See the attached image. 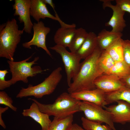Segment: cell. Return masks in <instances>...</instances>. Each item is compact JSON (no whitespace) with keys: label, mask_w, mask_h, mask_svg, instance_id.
Returning <instances> with one entry per match:
<instances>
[{"label":"cell","mask_w":130,"mask_h":130,"mask_svg":"<svg viewBox=\"0 0 130 130\" xmlns=\"http://www.w3.org/2000/svg\"><path fill=\"white\" fill-rule=\"evenodd\" d=\"M103 50L98 46L93 52L80 63L79 70L67 89L70 94L96 88L95 80L104 74L98 64L99 58Z\"/></svg>","instance_id":"1"},{"label":"cell","mask_w":130,"mask_h":130,"mask_svg":"<svg viewBox=\"0 0 130 130\" xmlns=\"http://www.w3.org/2000/svg\"><path fill=\"white\" fill-rule=\"evenodd\" d=\"M29 99L32 100L37 104L41 112L49 116L64 117L81 112L79 106L80 101L73 97L69 93H63L52 104H45L40 103L35 99Z\"/></svg>","instance_id":"2"},{"label":"cell","mask_w":130,"mask_h":130,"mask_svg":"<svg viewBox=\"0 0 130 130\" xmlns=\"http://www.w3.org/2000/svg\"><path fill=\"white\" fill-rule=\"evenodd\" d=\"M0 28V57L14 61V53L24 31L19 29L15 18L1 25Z\"/></svg>","instance_id":"3"},{"label":"cell","mask_w":130,"mask_h":130,"mask_svg":"<svg viewBox=\"0 0 130 130\" xmlns=\"http://www.w3.org/2000/svg\"><path fill=\"white\" fill-rule=\"evenodd\" d=\"M62 70L61 67H58L40 84L35 86L29 84L27 88H21L16 98H21L33 96L36 98H39L45 95L52 93L62 79Z\"/></svg>","instance_id":"4"},{"label":"cell","mask_w":130,"mask_h":130,"mask_svg":"<svg viewBox=\"0 0 130 130\" xmlns=\"http://www.w3.org/2000/svg\"><path fill=\"white\" fill-rule=\"evenodd\" d=\"M33 54L25 59L20 61L7 60L10 71L12 75V78L9 80L12 85L19 81L27 83L28 77L35 76L37 74L46 70V69L42 70L39 66L32 67L33 65L36 64V62L39 59L38 57H35L32 61L27 62L32 58Z\"/></svg>","instance_id":"5"},{"label":"cell","mask_w":130,"mask_h":130,"mask_svg":"<svg viewBox=\"0 0 130 130\" xmlns=\"http://www.w3.org/2000/svg\"><path fill=\"white\" fill-rule=\"evenodd\" d=\"M80 110L83 112L87 119L100 123H105L112 130H117L110 113L104 110L101 106L91 102L80 101Z\"/></svg>","instance_id":"6"},{"label":"cell","mask_w":130,"mask_h":130,"mask_svg":"<svg viewBox=\"0 0 130 130\" xmlns=\"http://www.w3.org/2000/svg\"><path fill=\"white\" fill-rule=\"evenodd\" d=\"M59 54L64 65L68 87L72 83L71 80L75 77L79 69L81 59L76 53L69 52L66 48L56 45L49 47Z\"/></svg>","instance_id":"7"},{"label":"cell","mask_w":130,"mask_h":130,"mask_svg":"<svg viewBox=\"0 0 130 130\" xmlns=\"http://www.w3.org/2000/svg\"><path fill=\"white\" fill-rule=\"evenodd\" d=\"M32 28L33 33L32 39L29 41L23 43V46L25 48L31 49V46H36L38 47L42 48L51 57L52 55L46 45V36L50 32V28L46 26L44 23L40 21L34 23Z\"/></svg>","instance_id":"8"},{"label":"cell","mask_w":130,"mask_h":130,"mask_svg":"<svg viewBox=\"0 0 130 130\" xmlns=\"http://www.w3.org/2000/svg\"><path fill=\"white\" fill-rule=\"evenodd\" d=\"M31 2V0H15L13 5L14 11V15L19 16L20 23H24L23 29L29 34L31 33L33 26L30 18Z\"/></svg>","instance_id":"9"},{"label":"cell","mask_w":130,"mask_h":130,"mask_svg":"<svg viewBox=\"0 0 130 130\" xmlns=\"http://www.w3.org/2000/svg\"><path fill=\"white\" fill-rule=\"evenodd\" d=\"M111 0H101L104 9L106 7L110 8L112 10L113 14L109 21L105 24L106 26L112 28L111 31L120 32L123 31L126 26V21L124 18L125 12L122 10L116 5H113L111 2Z\"/></svg>","instance_id":"10"},{"label":"cell","mask_w":130,"mask_h":130,"mask_svg":"<svg viewBox=\"0 0 130 130\" xmlns=\"http://www.w3.org/2000/svg\"><path fill=\"white\" fill-rule=\"evenodd\" d=\"M94 84L96 88L105 93L116 91L125 86L122 80L116 76L105 74L98 77Z\"/></svg>","instance_id":"11"},{"label":"cell","mask_w":130,"mask_h":130,"mask_svg":"<svg viewBox=\"0 0 130 130\" xmlns=\"http://www.w3.org/2000/svg\"><path fill=\"white\" fill-rule=\"evenodd\" d=\"M116 102L117 105L103 108L111 113L114 123L123 124L130 122V104L122 100Z\"/></svg>","instance_id":"12"},{"label":"cell","mask_w":130,"mask_h":130,"mask_svg":"<svg viewBox=\"0 0 130 130\" xmlns=\"http://www.w3.org/2000/svg\"><path fill=\"white\" fill-rule=\"evenodd\" d=\"M30 14L38 22L40 19H44L46 18L58 21L61 27H67L70 26L63 22L60 18H58L51 14L48 10L46 5L42 0H31Z\"/></svg>","instance_id":"13"},{"label":"cell","mask_w":130,"mask_h":130,"mask_svg":"<svg viewBox=\"0 0 130 130\" xmlns=\"http://www.w3.org/2000/svg\"><path fill=\"white\" fill-rule=\"evenodd\" d=\"M70 94L73 97L78 100L93 103L103 108L107 104L105 99V93L97 88L81 91Z\"/></svg>","instance_id":"14"},{"label":"cell","mask_w":130,"mask_h":130,"mask_svg":"<svg viewBox=\"0 0 130 130\" xmlns=\"http://www.w3.org/2000/svg\"><path fill=\"white\" fill-rule=\"evenodd\" d=\"M22 114L24 116L31 117L39 123L41 127V130H48L52 122L49 116L41 112L38 106L34 102L29 109L23 110Z\"/></svg>","instance_id":"15"},{"label":"cell","mask_w":130,"mask_h":130,"mask_svg":"<svg viewBox=\"0 0 130 130\" xmlns=\"http://www.w3.org/2000/svg\"><path fill=\"white\" fill-rule=\"evenodd\" d=\"M76 26L61 27L56 31L54 37L56 45L69 47L75 34Z\"/></svg>","instance_id":"16"},{"label":"cell","mask_w":130,"mask_h":130,"mask_svg":"<svg viewBox=\"0 0 130 130\" xmlns=\"http://www.w3.org/2000/svg\"><path fill=\"white\" fill-rule=\"evenodd\" d=\"M122 36V32H115L103 29L97 35L98 46L102 50H105Z\"/></svg>","instance_id":"17"},{"label":"cell","mask_w":130,"mask_h":130,"mask_svg":"<svg viewBox=\"0 0 130 130\" xmlns=\"http://www.w3.org/2000/svg\"><path fill=\"white\" fill-rule=\"evenodd\" d=\"M97 36L94 32L88 33L83 44L76 53L81 59H84L91 55L98 46Z\"/></svg>","instance_id":"18"},{"label":"cell","mask_w":130,"mask_h":130,"mask_svg":"<svg viewBox=\"0 0 130 130\" xmlns=\"http://www.w3.org/2000/svg\"><path fill=\"white\" fill-rule=\"evenodd\" d=\"M105 97L107 104L120 100L130 104V89L125 86L116 91L105 93Z\"/></svg>","instance_id":"19"},{"label":"cell","mask_w":130,"mask_h":130,"mask_svg":"<svg viewBox=\"0 0 130 130\" xmlns=\"http://www.w3.org/2000/svg\"><path fill=\"white\" fill-rule=\"evenodd\" d=\"M73 115L64 117H54L48 130H69L73 124Z\"/></svg>","instance_id":"20"},{"label":"cell","mask_w":130,"mask_h":130,"mask_svg":"<svg viewBox=\"0 0 130 130\" xmlns=\"http://www.w3.org/2000/svg\"><path fill=\"white\" fill-rule=\"evenodd\" d=\"M105 74L115 75L121 79L130 75V67L124 60L115 62L113 67Z\"/></svg>","instance_id":"21"},{"label":"cell","mask_w":130,"mask_h":130,"mask_svg":"<svg viewBox=\"0 0 130 130\" xmlns=\"http://www.w3.org/2000/svg\"><path fill=\"white\" fill-rule=\"evenodd\" d=\"M88 33L81 28L76 29L72 42L68 47L71 52L76 53L80 48L85 40Z\"/></svg>","instance_id":"22"},{"label":"cell","mask_w":130,"mask_h":130,"mask_svg":"<svg viewBox=\"0 0 130 130\" xmlns=\"http://www.w3.org/2000/svg\"><path fill=\"white\" fill-rule=\"evenodd\" d=\"M123 40L119 38L105 50L115 62L124 60Z\"/></svg>","instance_id":"23"},{"label":"cell","mask_w":130,"mask_h":130,"mask_svg":"<svg viewBox=\"0 0 130 130\" xmlns=\"http://www.w3.org/2000/svg\"><path fill=\"white\" fill-rule=\"evenodd\" d=\"M115 62L105 50L103 51L99 58L98 64L104 74L108 72L113 67Z\"/></svg>","instance_id":"24"},{"label":"cell","mask_w":130,"mask_h":130,"mask_svg":"<svg viewBox=\"0 0 130 130\" xmlns=\"http://www.w3.org/2000/svg\"><path fill=\"white\" fill-rule=\"evenodd\" d=\"M83 128L86 130H112L107 125H102L98 122L88 120L82 117L81 118Z\"/></svg>","instance_id":"25"},{"label":"cell","mask_w":130,"mask_h":130,"mask_svg":"<svg viewBox=\"0 0 130 130\" xmlns=\"http://www.w3.org/2000/svg\"><path fill=\"white\" fill-rule=\"evenodd\" d=\"M13 100L10 97L5 91H0V104L4 105L13 111H16L17 108L13 105Z\"/></svg>","instance_id":"26"},{"label":"cell","mask_w":130,"mask_h":130,"mask_svg":"<svg viewBox=\"0 0 130 130\" xmlns=\"http://www.w3.org/2000/svg\"><path fill=\"white\" fill-rule=\"evenodd\" d=\"M122 45L124 60L130 67V40L123 39Z\"/></svg>","instance_id":"27"},{"label":"cell","mask_w":130,"mask_h":130,"mask_svg":"<svg viewBox=\"0 0 130 130\" xmlns=\"http://www.w3.org/2000/svg\"><path fill=\"white\" fill-rule=\"evenodd\" d=\"M8 73L6 70H0V90H3L12 85L9 80H6L5 77Z\"/></svg>","instance_id":"28"},{"label":"cell","mask_w":130,"mask_h":130,"mask_svg":"<svg viewBox=\"0 0 130 130\" xmlns=\"http://www.w3.org/2000/svg\"><path fill=\"white\" fill-rule=\"evenodd\" d=\"M116 4L122 10L130 14V0H116Z\"/></svg>","instance_id":"29"},{"label":"cell","mask_w":130,"mask_h":130,"mask_svg":"<svg viewBox=\"0 0 130 130\" xmlns=\"http://www.w3.org/2000/svg\"><path fill=\"white\" fill-rule=\"evenodd\" d=\"M9 108V107L7 106L4 108L0 107V125L4 129L6 128V126L2 119V114L8 110Z\"/></svg>","instance_id":"30"},{"label":"cell","mask_w":130,"mask_h":130,"mask_svg":"<svg viewBox=\"0 0 130 130\" xmlns=\"http://www.w3.org/2000/svg\"><path fill=\"white\" fill-rule=\"evenodd\" d=\"M121 80L124 83L125 86L130 89V75Z\"/></svg>","instance_id":"31"},{"label":"cell","mask_w":130,"mask_h":130,"mask_svg":"<svg viewBox=\"0 0 130 130\" xmlns=\"http://www.w3.org/2000/svg\"><path fill=\"white\" fill-rule=\"evenodd\" d=\"M69 130H86L76 124H73Z\"/></svg>","instance_id":"32"},{"label":"cell","mask_w":130,"mask_h":130,"mask_svg":"<svg viewBox=\"0 0 130 130\" xmlns=\"http://www.w3.org/2000/svg\"><path fill=\"white\" fill-rule=\"evenodd\" d=\"M43 2L46 4L49 5L52 7H55V5L52 0H42Z\"/></svg>","instance_id":"33"}]
</instances>
